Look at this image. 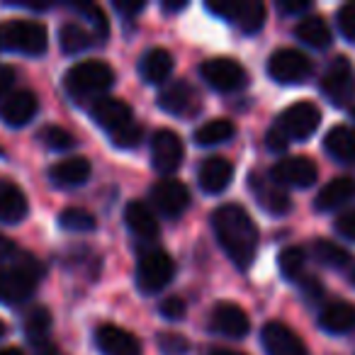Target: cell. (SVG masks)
Masks as SVG:
<instances>
[{"mask_svg": "<svg viewBox=\"0 0 355 355\" xmlns=\"http://www.w3.org/2000/svg\"><path fill=\"white\" fill-rule=\"evenodd\" d=\"M280 272L287 282H302L306 277V253L300 246H287L282 248L280 258H277Z\"/></svg>", "mask_w": 355, "mask_h": 355, "instance_id": "4dcf8cb0", "label": "cell"}, {"mask_svg": "<svg viewBox=\"0 0 355 355\" xmlns=\"http://www.w3.org/2000/svg\"><path fill=\"white\" fill-rule=\"evenodd\" d=\"M248 188H251L256 202L266 209L272 217H282L292 209V200L282 185H277L270 175H261V173H251L248 178Z\"/></svg>", "mask_w": 355, "mask_h": 355, "instance_id": "4fadbf2b", "label": "cell"}, {"mask_svg": "<svg viewBox=\"0 0 355 355\" xmlns=\"http://www.w3.org/2000/svg\"><path fill=\"white\" fill-rule=\"evenodd\" d=\"M338 30L348 42H355V3H345L338 10Z\"/></svg>", "mask_w": 355, "mask_h": 355, "instance_id": "ab89813d", "label": "cell"}, {"mask_svg": "<svg viewBox=\"0 0 355 355\" xmlns=\"http://www.w3.org/2000/svg\"><path fill=\"white\" fill-rule=\"evenodd\" d=\"M212 227L224 253L232 258L234 266L246 270L258 251V229L251 214L239 205H222L214 209Z\"/></svg>", "mask_w": 355, "mask_h": 355, "instance_id": "6da1fadb", "label": "cell"}, {"mask_svg": "<svg viewBox=\"0 0 355 355\" xmlns=\"http://www.w3.org/2000/svg\"><path fill=\"white\" fill-rule=\"evenodd\" d=\"M311 8L309 0H277V10L285 12V15H300Z\"/></svg>", "mask_w": 355, "mask_h": 355, "instance_id": "7bdbcfd3", "label": "cell"}, {"mask_svg": "<svg viewBox=\"0 0 355 355\" xmlns=\"http://www.w3.org/2000/svg\"><path fill=\"white\" fill-rule=\"evenodd\" d=\"M319 326L329 334H348L355 329V306L345 300H334L321 309Z\"/></svg>", "mask_w": 355, "mask_h": 355, "instance_id": "cb8c5ba5", "label": "cell"}, {"mask_svg": "<svg viewBox=\"0 0 355 355\" xmlns=\"http://www.w3.org/2000/svg\"><path fill=\"white\" fill-rule=\"evenodd\" d=\"M263 348L268 355H306V345L295 331L280 321H268L263 326Z\"/></svg>", "mask_w": 355, "mask_h": 355, "instance_id": "e0dca14e", "label": "cell"}, {"mask_svg": "<svg viewBox=\"0 0 355 355\" xmlns=\"http://www.w3.org/2000/svg\"><path fill=\"white\" fill-rule=\"evenodd\" d=\"M139 73L146 83H166L173 73V56L168 49H161V46H153L139 61Z\"/></svg>", "mask_w": 355, "mask_h": 355, "instance_id": "d4e9b609", "label": "cell"}, {"mask_svg": "<svg viewBox=\"0 0 355 355\" xmlns=\"http://www.w3.org/2000/svg\"><path fill=\"white\" fill-rule=\"evenodd\" d=\"M185 6H188V3H185V0H163V10L166 12H180V10H185Z\"/></svg>", "mask_w": 355, "mask_h": 355, "instance_id": "681fc988", "label": "cell"}, {"mask_svg": "<svg viewBox=\"0 0 355 355\" xmlns=\"http://www.w3.org/2000/svg\"><path fill=\"white\" fill-rule=\"evenodd\" d=\"M355 198V178H348V175H340V178H334L331 183H326L324 188L319 190L314 200V207L319 212H334V209L343 207L345 202Z\"/></svg>", "mask_w": 355, "mask_h": 355, "instance_id": "7402d4cb", "label": "cell"}, {"mask_svg": "<svg viewBox=\"0 0 355 355\" xmlns=\"http://www.w3.org/2000/svg\"><path fill=\"white\" fill-rule=\"evenodd\" d=\"M175 275V263L161 248L144 253L137 263V287L144 295H156L161 292Z\"/></svg>", "mask_w": 355, "mask_h": 355, "instance_id": "8992f818", "label": "cell"}, {"mask_svg": "<svg viewBox=\"0 0 355 355\" xmlns=\"http://www.w3.org/2000/svg\"><path fill=\"white\" fill-rule=\"evenodd\" d=\"M234 180V163L224 156H209L207 161H202L198 171V183L202 188V193L217 195L222 190H227Z\"/></svg>", "mask_w": 355, "mask_h": 355, "instance_id": "ffe728a7", "label": "cell"}, {"mask_svg": "<svg viewBox=\"0 0 355 355\" xmlns=\"http://www.w3.org/2000/svg\"><path fill=\"white\" fill-rule=\"evenodd\" d=\"M158 107L166 110L178 117H193L200 112L202 103H200V95L188 80H175V83L166 85L158 95Z\"/></svg>", "mask_w": 355, "mask_h": 355, "instance_id": "9a60e30c", "label": "cell"}, {"mask_svg": "<svg viewBox=\"0 0 355 355\" xmlns=\"http://www.w3.org/2000/svg\"><path fill=\"white\" fill-rule=\"evenodd\" d=\"M209 329L214 334L229 336V338H243L251 331V319L234 302H219L209 314Z\"/></svg>", "mask_w": 355, "mask_h": 355, "instance_id": "2e32d148", "label": "cell"}, {"mask_svg": "<svg viewBox=\"0 0 355 355\" xmlns=\"http://www.w3.org/2000/svg\"><path fill=\"white\" fill-rule=\"evenodd\" d=\"M27 214V198L17 185L0 183V222L17 224Z\"/></svg>", "mask_w": 355, "mask_h": 355, "instance_id": "484cf974", "label": "cell"}, {"mask_svg": "<svg viewBox=\"0 0 355 355\" xmlns=\"http://www.w3.org/2000/svg\"><path fill=\"white\" fill-rule=\"evenodd\" d=\"M95 343L103 355H141V343L137 336L114 324L100 326L95 331Z\"/></svg>", "mask_w": 355, "mask_h": 355, "instance_id": "ac0fdd59", "label": "cell"}, {"mask_svg": "<svg viewBox=\"0 0 355 355\" xmlns=\"http://www.w3.org/2000/svg\"><path fill=\"white\" fill-rule=\"evenodd\" d=\"M236 134V127H234L232 119H209V122H205L202 127L195 132V141L200 144V146H217V144H224L229 141V139Z\"/></svg>", "mask_w": 355, "mask_h": 355, "instance_id": "f546056e", "label": "cell"}, {"mask_svg": "<svg viewBox=\"0 0 355 355\" xmlns=\"http://www.w3.org/2000/svg\"><path fill=\"white\" fill-rule=\"evenodd\" d=\"M311 251H314V258L319 263L329 268H345L350 266V253L345 248H340L338 243L326 241V239H319V241L311 243Z\"/></svg>", "mask_w": 355, "mask_h": 355, "instance_id": "836d02e7", "label": "cell"}, {"mask_svg": "<svg viewBox=\"0 0 355 355\" xmlns=\"http://www.w3.org/2000/svg\"><path fill=\"white\" fill-rule=\"evenodd\" d=\"M90 161L83 156H71V158H64V161L54 163L49 171L51 180L61 188H78V185L88 183L90 178Z\"/></svg>", "mask_w": 355, "mask_h": 355, "instance_id": "603a6c76", "label": "cell"}, {"mask_svg": "<svg viewBox=\"0 0 355 355\" xmlns=\"http://www.w3.org/2000/svg\"><path fill=\"white\" fill-rule=\"evenodd\" d=\"M59 42L66 54H80L93 44V32H88L78 22H66L59 32Z\"/></svg>", "mask_w": 355, "mask_h": 355, "instance_id": "1f68e13d", "label": "cell"}, {"mask_svg": "<svg viewBox=\"0 0 355 355\" xmlns=\"http://www.w3.org/2000/svg\"><path fill=\"white\" fill-rule=\"evenodd\" d=\"M124 222L137 234L139 239H156L158 236V219L144 202H129L124 209Z\"/></svg>", "mask_w": 355, "mask_h": 355, "instance_id": "4316f807", "label": "cell"}, {"mask_svg": "<svg viewBox=\"0 0 355 355\" xmlns=\"http://www.w3.org/2000/svg\"><path fill=\"white\" fill-rule=\"evenodd\" d=\"M270 178L277 185H292V188H309L319 178V168L306 156H287L272 166Z\"/></svg>", "mask_w": 355, "mask_h": 355, "instance_id": "7c38bea8", "label": "cell"}, {"mask_svg": "<svg viewBox=\"0 0 355 355\" xmlns=\"http://www.w3.org/2000/svg\"><path fill=\"white\" fill-rule=\"evenodd\" d=\"M114 83V71L105 61H80L71 66L64 85L73 98H95Z\"/></svg>", "mask_w": 355, "mask_h": 355, "instance_id": "7a4b0ae2", "label": "cell"}, {"mask_svg": "<svg viewBox=\"0 0 355 355\" xmlns=\"http://www.w3.org/2000/svg\"><path fill=\"white\" fill-rule=\"evenodd\" d=\"M49 329H51V314L46 306H35L27 311L25 316V334L32 343H44L49 340Z\"/></svg>", "mask_w": 355, "mask_h": 355, "instance_id": "d6a6232c", "label": "cell"}, {"mask_svg": "<svg viewBox=\"0 0 355 355\" xmlns=\"http://www.w3.org/2000/svg\"><path fill=\"white\" fill-rule=\"evenodd\" d=\"M212 355H246V353H241V350H232V348H214Z\"/></svg>", "mask_w": 355, "mask_h": 355, "instance_id": "f907efd6", "label": "cell"}, {"mask_svg": "<svg viewBox=\"0 0 355 355\" xmlns=\"http://www.w3.org/2000/svg\"><path fill=\"white\" fill-rule=\"evenodd\" d=\"M40 139L46 144L49 148H54V151H66V148H71L76 144L73 134L66 132L64 127H56V124H51V127H44L40 132Z\"/></svg>", "mask_w": 355, "mask_h": 355, "instance_id": "8d00e7d4", "label": "cell"}, {"mask_svg": "<svg viewBox=\"0 0 355 355\" xmlns=\"http://www.w3.org/2000/svg\"><path fill=\"white\" fill-rule=\"evenodd\" d=\"M266 144H268V148H270V151L280 153L282 148L287 146V137L277 127H272L270 132H268V137H266Z\"/></svg>", "mask_w": 355, "mask_h": 355, "instance_id": "f6af8a7d", "label": "cell"}, {"mask_svg": "<svg viewBox=\"0 0 355 355\" xmlns=\"http://www.w3.org/2000/svg\"><path fill=\"white\" fill-rule=\"evenodd\" d=\"M141 137H144V129L139 127L137 122H132L124 129H119V132L112 134V144L117 148H134V146L141 144Z\"/></svg>", "mask_w": 355, "mask_h": 355, "instance_id": "f35d334b", "label": "cell"}, {"mask_svg": "<svg viewBox=\"0 0 355 355\" xmlns=\"http://www.w3.org/2000/svg\"><path fill=\"white\" fill-rule=\"evenodd\" d=\"M336 232H338L340 236L355 241V207L348 209V212H343L338 219H336Z\"/></svg>", "mask_w": 355, "mask_h": 355, "instance_id": "b9f144b4", "label": "cell"}, {"mask_svg": "<svg viewBox=\"0 0 355 355\" xmlns=\"http://www.w3.org/2000/svg\"><path fill=\"white\" fill-rule=\"evenodd\" d=\"M59 227L66 229V232L85 234V232H93V229L98 227V222H95V217L88 212V209L69 207L59 214Z\"/></svg>", "mask_w": 355, "mask_h": 355, "instance_id": "e575fe53", "label": "cell"}, {"mask_svg": "<svg viewBox=\"0 0 355 355\" xmlns=\"http://www.w3.org/2000/svg\"><path fill=\"white\" fill-rule=\"evenodd\" d=\"M324 148L336 158V161L343 163H355V129L338 124L334 127L324 139Z\"/></svg>", "mask_w": 355, "mask_h": 355, "instance_id": "83f0119b", "label": "cell"}, {"mask_svg": "<svg viewBox=\"0 0 355 355\" xmlns=\"http://www.w3.org/2000/svg\"><path fill=\"white\" fill-rule=\"evenodd\" d=\"M207 10L219 17H227L246 35H256L266 25V6L261 0H209Z\"/></svg>", "mask_w": 355, "mask_h": 355, "instance_id": "5b68a950", "label": "cell"}, {"mask_svg": "<svg viewBox=\"0 0 355 355\" xmlns=\"http://www.w3.org/2000/svg\"><path fill=\"white\" fill-rule=\"evenodd\" d=\"M0 44L20 54L40 56L46 51L49 35H46V27L37 20H10L0 27Z\"/></svg>", "mask_w": 355, "mask_h": 355, "instance_id": "3957f363", "label": "cell"}, {"mask_svg": "<svg viewBox=\"0 0 355 355\" xmlns=\"http://www.w3.org/2000/svg\"><path fill=\"white\" fill-rule=\"evenodd\" d=\"M295 35L300 37L304 44L314 46V49H324V46L331 44V30H329V25H326L324 17H319V15H311V17L300 20Z\"/></svg>", "mask_w": 355, "mask_h": 355, "instance_id": "f1b7e54d", "label": "cell"}, {"mask_svg": "<svg viewBox=\"0 0 355 355\" xmlns=\"http://www.w3.org/2000/svg\"><path fill=\"white\" fill-rule=\"evenodd\" d=\"M185 156L183 139L178 137L173 129H158L151 139V161L161 175H171L180 168Z\"/></svg>", "mask_w": 355, "mask_h": 355, "instance_id": "8fae6325", "label": "cell"}, {"mask_svg": "<svg viewBox=\"0 0 355 355\" xmlns=\"http://www.w3.org/2000/svg\"><path fill=\"white\" fill-rule=\"evenodd\" d=\"M35 355H59V350H56V345L51 340H44V343L35 345Z\"/></svg>", "mask_w": 355, "mask_h": 355, "instance_id": "c3c4849f", "label": "cell"}, {"mask_svg": "<svg viewBox=\"0 0 355 355\" xmlns=\"http://www.w3.org/2000/svg\"><path fill=\"white\" fill-rule=\"evenodd\" d=\"M15 253H17L15 251V243L0 234V261H8V258H12Z\"/></svg>", "mask_w": 355, "mask_h": 355, "instance_id": "7dc6e473", "label": "cell"}, {"mask_svg": "<svg viewBox=\"0 0 355 355\" xmlns=\"http://www.w3.org/2000/svg\"><path fill=\"white\" fill-rule=\"evenodd\" d=\"M151 202L163 217H180L190 207V193L175 178H161L151 188Z\"/></svg>", "mask_w": 355, "mask_h": 355, "instance_id": "5bb4252c", "label": "cell"}, {"mask_svg": "<svg viewBox=\"0 0 355 355\" xmlns=\"http://www.w3.org/2000/svg\"><path fill=\"white\" fill-rule=\"evenodd\" d=\"M73 10H78L80 15H85V20L93 25V35L98 37V40H107L110 35V22L107 17H105V12L100 10L98 6H93V3H78V6H73Z\"/></svg>", "mask_w": 355, "mask_h": 355, "instance_id": "d590c367", "label": "cell"}, {"mask_svg": "<svg viewBox=\"0 0 355 355\" xmlns=\"http://www.w3.org/2000/svg\"><path fill=\"white\" fill-rule=\"evenodd\" d=\"M158 348L163 355H185L190 350V340L183 334H175V331H166L156 338Z\"/></svg>", "mask_w": 355, "mask_h": 355, "instance_id": "74e56055", "label": "cell"}, {"mask_svg": "<svg viewBox=\"0 0 355 355\" xmlns=\"http://www.w3.org/2000/svg\"><path fill=\"white\" fill-rule=\"evenodd\" d=\"M321 93L334 105L343 107L355 98V71L345 56H336L321 76Z\"/></svg>", "mask_w": 355, "mask_h": 355, "instance_id": "ba28073f", "label": "cell"}, {"mask_svg": "<svg viewBox=\"0 0 355 355\" xmlns=\"http://www.w3.org/2000/svg\"><path fill=\"white\" fill-rule=\"evenodd\" d=\"M6 334V324H3V321H0V336Z\"/></svg>", "mask_w": 355, "mask_h": 355, "instance_id": "f5cc1de1", "label": "cell"}, {"mask_svg": "<svg viewBox=\"0 0 355 355\" xmlns=\"http://www.w3.org/2000/svg\"><path fill=\"white\" fill-rule=\"evenodd\" d=\"M12 83H15V71L10 66H0V98L12 88Z\"/></svg>", "mask_w": 355, "mask_h": 355, "instance_id": "bcb514c9", "label": "cell"}, {"mask_svg": "<svg viewBox=\"0 0 355 355\" xmlns=\"http://www.w3.org/2000/svg\"><path fill=\"white\" fill-rule=\"evenodd\" d=\"M200 73L207 80L209 88L219 90V93H234V90H241L248 83L246 69L239 61L229 59V56L207 59L200 66Z\"/></svg>", "mask_w": 355, "mask_h": 355, "instance_id": "9c48e42d", "label": "cell"}, {"mask_svg": "<svg viewBox=\"0 0 355 355\" xmlns=\"http://www.w3.org/2000/svg\"><path fill=\"white\" fill-rule=\"evenodd\" d=\"M161 314H163V319H168V321L185 319V302L178 300V297H168L161 304Z\"/></svg>", "mask_w": 355, "mask_h": 355, "instance_id": "60d3db41", "label": "cell"}, {"mask_svg": "<svg viewBox=\"0 0 355 355\" xmlns=\"http://www.w3.org/2000/svg\"><path fill=\"white\" fill-rule=\"evenodd\" d=\"M311 59L300 49H277L268 59V73L277 83H304L311 76Z\"/></svg>", "mask_w": 355, "mask_h": 355, "instance_id": "30bf717a", "label": "cell"}, {"mask_svg": "<svg viewBox=\"0 0 355 355\" xmlns=\"http://www.w3.org/2000/svg\"><path fill=\"white\" fill-rule=\"evenodd\" d=\"M90 114L93 119L100 124L103 129H107L110 134L119 132L124 129L127 124L134 122V112L124 100H117V98H98L90 107Z\"/></svg>", "mask_w": 355, "mask_h": 355, "instance_id": "d6986e66", "label": "cell"}, {"mask_svg": "<svg viewBox=\"0 0 355 355\" xmlns=\"http://www.w3.org/2000/svg\"><path fill=\"white\" fill-rule=\"evenodd\" d=\"M321 124V112L314 103H295L280 114L275 127L287 137V141H306L314 137Z\"/></svg>", "mask_w": 355, "mask_h": 355, "instance_id": "52a82bcc", "label": "cell"}, {"mask_svg": "<svg viewBox=\"0 0 355 355\" xmlns=\"http://www.w3.org/2000/svg\"><path fill=\"white\" fill-rule=\"evenodd\" d=\"M144 8H146V3H144V0H134V3H127V0L122 3V0H117V3H114V10H117L119 15L129 17V20H132L134 15H139Z\"/></svg>", "mask_w": 355, "mask_h": 355, "instance_id": "ee69618b", "label": "cell"}, {"mask_svg": "<svg viewBox=\"0 0 355 355\" xmlns=\"http://www.w3.org/2000/svg\"><path fill=\"white\" fill-rule=\"evenodd\" d=\"M40 110V100L32 90H17V93H10L3 105H0V117L3 122L10 124V127H22L27 124Z\"/></svg>", "mask_w": 355, "mask_h": 355, "instance_id": "44dd1931", "label": "cell"}, {"mask_svg": "<svg viewBox=\"0 0 355 355\" xmlns=\"http://www.w3.org/2000/svg\"><path fill=\"white\" fill-rule=\"evenodd\" d=\"M350 112H353V119H355V107H353V110H350Z\"/></svg>", "mask_w": 355, "mask_h": 355, "instance_id": "11a10c76", "label": "cell"}, {"mask_svg": "<svg viewBox=\"0 0 355 355\" xmlns=\"http://www.w3.org/2000/svg\"><path fill=\"white\" fill-rule=\"evenodd\" d=\"M350 282L355 285V268H353V272H350Z\"/></svg>", "mask_w": 355, "mask_h": 355, "instance_id": "db71d44e", "label": "cell"}, {"mask_svg": "<svg viewBox=\"0 0 355 355\" xmlns=\"http://www.w3.org/2000/svg\"><path fill=\"white\" fill-rule=\"evenodd\" d=\"M40 280V266L32 258H22L20 263L0 270V302L20 304L32 295Z\"/></svg>", "mask_w": 355, "mask_h": 355, "instance_id": "277c9868", "label": "cell"}, {"mask_svg": "<svg viewBox=\"0 0 355 355\" xmlns=\"http://www.w3.org/2000/svg\"><path fill=\"white\" fill-rule=\"evenodd\" d=\"M0 355H22V350L20 348H3Z\"/></svg>", "mask_w": 355, "mask_h": 355, "instance_id": "816d5d0a", "label": "cell"}]
</instances>
